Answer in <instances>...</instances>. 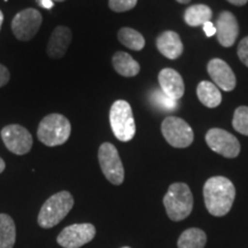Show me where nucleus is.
I'll use <instances>...</instances> for the list:
<instances>
[{"label": "nucleus", "instance_id": "1", "mask_svg": "<svg viewBox=\"0 0 248 248\" xmlns=\"http://www.w3.org/2000/svg\"><path fill=\"white\" fill-rule=\"evenodd\" d=\"M204 204L213 216H224L230 212L235 198V187L223 176L209 178L203 186Z\"/></svg>", "mask_w": 248, "mask_h": 248}, {"label": "nucleus", "instance_id": "2", "mask_svg": "<svg viewBox=\"0 0 248 248\" xmlns=\"http://www.w3.org/2000/svg\"><path fill=\"white\" fill-rule=\"evenodd\" d=\"M167 214L172 221H182L190 215L193 209V195L185 183H173L163 198Z\"/></svg>", "mask_w": 248, "mask_h": 248}, {"label": "nucleus", "instance_id": "3", "mask_svg": "<svg viewBox=\"0 0 248 248\" xmlns=\"http://www.w3.org/2000/svg\"><path fill=\"white\" fill-rule=\"evenodd\" d=\"M74 207V198L68 191L58 192L49 197L40 208L38 224L44 229H51L59 224Z\"/></svg>", "mask_w": 248, "mask_h": 248}, {"label": "nucleus", "instance_id": "4", "mask_svg": "<svg viewBox=\"0 0 248 248\" xmlns=\"http://www.w3.org/2000/svg\"><path fill=\"white\" fill-rule=\"evenodd\" d=\"M69 120L61 114H49L40 121L37 137L48 147L60 146L70 137Z\"/></svg>", "mask_w": 248, "mask_h": 248}, {"label": "nucleus", "instance_id": "5", "mask_svg": "<svg viewBox=\"0 0 248 248\" xmlns=\"http://www.w3.org/2000/svg\"><path fill=\"white\" fill-rule=\"evenodd\" d=\"M109 122L114 136L120 141H130L136 135V122L128 101L117 100L111 105Z\"/></svg>", "mask_w": 248, "mask_h": 248}, {"label": "nucleus", "instance_id": "6", "mask_svg": "<svg viewBox=\"0 0 248 248\" xmlns=\"http://www.w3.org/2000/svg\"><path fill=\"white\" fill-rule=\"evenodd\" d=\"M161 131H162L164 139L172 147L185 148L193 142V130L188 125V123L181 117H166L161 125Z\"/></svg>", "mask_w": 248, "mask_h": 248}, {"label": "nucleus", "instance_id": "7", "mask_svg": "<svg viewBox=\"0 0 248 248\" xmlns=\"http://www.w3.org/2000/svg\"><path fill=\"white\" fill-rule=\"evenodd\" d=\"M98 159L105 177L114 185H121L124 181V168L116 147L110 142H104L99 147Z\"/></svg>", "mask_w": 248, "mask_h": 248}, {"label": "nucleus", "instance_id": "8", "mask_svg": "<svg viewBox=\"0 0 248 248\" xmlns=\"http://www.w3.org/2000/svg\"><path fill=\"white\" fill-rule=\"evenodd\" d=\"M42 14L35 8H27L15 15L12 21V31L21 42L32 39L42 26Z\"/></svg>", "mask_w": 248, "mask_h": 248}, {"label": "nucleus", "instance_id": "9", "mask_svg": "<svg viewBox=\"0 0 248 248\" xmlns=\"http://www.w3.org/2000/svg\"><path fill=\"white\" fill-rule=\"evenodd\" d=\"M206 142L210 150L229 159H233L240 153L239 140L230 132L223 129H210L206 133Z\"/></svg>", "mask_w": 248, "mask_h": 248}, {"label": "nucleus", "instance_id": "10", "mask_svg": "<svg viewBox=\"0 0 248 248\" xmlns=\"http://www.w3.org/2000/svg\"><path fill=\"white\" fill-rule=\"evenodd\" d=\"M1 139L12 153L24 155L32 147V136L26 128L18 124H9L1 130Z\"/></svg>", "mask_w": 248, "mask_h": 248}, {"label": "nucleus", "instance_id": "11", "mask_svg": "<svg viewBox=\"0 0 248 248\" xmlns=\"http://www.w3.org/2000/svg\"><path fill=\"white\" fill-rule=\"evenodd\" d=\"M94 235V225L90 223H82L64 228L58 235L57 241L63 248H79L90 243Z\"/></svg>", "mask_w": 248, "mask_h": 248}, {"label": "nucleus", "instance_id": "12", "mask_svg": "<svg viewBox=\"0 0 248 248\" xmlns=\"http://www.w3.org/2000/svg\"><path fill=\"white\" fill-rule=\"evenodd\" d=\"M215 27L219 44L224 47H231L239 35V24L234 15L228 11L222 12L217 18Z\"/></svg>", "mask_w": 248, "mask_h": 248}, {"label": "nucleus", "instance_id": "13", "mask_svg": "<svg viewBox=\"0 0 248 248\" xmlns=\"http://www.w3.org/2000/svg\"><path fill=\"white\" fill-rule=\"evenodd\" d=\"M207 70L217 88L226 92L232 91L235 88V84H237L235 75L225 61L221 59H213L208 62Z\"/></svg>", "mask_w": 248, "mask_h": 248}, {"label": "nucleus", "instance_id": "14", "mask_svg": "<svg viewBox=\"0 0 248 248\" xmlns=\"http://www.w3.org/2000/svg\"><path fill=\"white\" fill-rule=\"evenodd\" d=\"M161 91L173 100H179L185 93V85L181 74L171 68H164L159 74Z\"/></svg>", "mask_w": 248, "mask_h": 248}, {"label": "nucleus", "instance_id": "15", "mask_svg": "<svg viewBox=\"0 0 248 248\" xmlns=\"http://www.w3.org/2000/svg\"><path fill=\"white\" fill-rule=\"evenodd\" d=\"M71 39H73V32L69 28L63 26L55 28L48 40L47 49H46L48 57L52 59H61L64 57Z\"/></svg>", "mask_w": 248, "mask_h": 248}, {"label": "nucleus", "instance_id": "16", "mask_svg": "<svg viewBox=\"0 0 248 248\" xmlns=\"http://www.w3.org/2000/svg\"><path fill=\"white\" fill-rule=\"evenodd\" d=\"M156 47L163 57L176 60L183 54L184 45L181 37L175 31H164L156 38Z\"/></svg>", "mask_w": 248, "mask_h": 248}, {"label": "nucleus", "instance_id": "17", "mask_svg": "<svg viewBox=\"0 0 248 248\" xmlns=\"http://www.w3.org/2000/svg\"><path fill=\"white\" fill-rule=\"evenodd\" d=\"M113 66L117 74L124 77H133L138 75L140 66L129 53L119 51L113 57Z\"/></svg>", "mask_w": 248, "mask_h": 248}, {"label": "nucleus", "instance_id": "18", "mask_svg": "<svg viewBox=\"0 0 248 248\" xmlns=\"http://www.w3.org/2000/svg\"><path fill=\"white\" fill-rule=\"evenodd\" d=\"M197 94L200 102L208 108H216L221 105L222 94L219 89L208 80H202L197 88Z\"/></svg>", "mask_w": 248, "mask_h": 248}, {"label": "nucleus", "instance_id": "19", "mask_svg": "<svg viewBox=\"0 0 248 248\" xmlns=\"http://www.w3.org/2000/svg\"><path fill=\"white\" fill-rule=\"evenodd\" d=\"M213 12L209 6L203 4H198L190 6L184 13V20L186 24L190 27L203 26L204 23L212 20Z\"/></svg>", "mask_w": 248, "mask_h": 248}, {"label": "nucleus", "instance_id": "20", "mask_svg": "<svg viewBox=\"0 0 248 248\" xmlns=\"http://www.w3.org/2000/svg\"><path fill=\"white\" fill-rule=\"evenodd\" d=\"M16 238L15 223L7 214H0V248H13Z\"/></svg>", "mask_w": 248, "mask_h": 248}, {"label": "nucleus", "instance_id": "21", "mask_svg": "<svg viewBox=\"0 0 248 248\" xmlns=\"http://www.w3.org/2000/svg\"><path fill=\"white\" fill-rule=\"evenodd\" d=\"M207 241V235L198 228L185 230L179 237L178 248H203Z\"/></svg>", "mask_w": 248, "mask_h": 248}, {"label": "nucleus", "instance_id": "22", "mask_svg": "<svg viewBox=\"0 0 248 248\" xmlns=\"http://www.w3.org/2000/svg\"><path fill=\"white\" fill-rule=\"evenodd\" d=\"M117 38L122 45L132 51H141L145 46V38L141 33L131 28H122L117 33Z\"/></svg>", "mask_w": 248, "mask_h": 248}, {"label": "nucleus", "instance_id": "23", "mask_svg": "<svg viewBox=\"0 0 248 248\" xmlns=\"http://www.w3.org/2000/svg\"><path fill=\"white\" fill-rule=\"evenodd\" d=\"M232 126L237 132L248 136V107L240 106L234 110Z\"/></svg>", "mask_w": 248, "mask_h": 248}, {"label": "nucleus", "instance_id": "24", "mask_svg": "<svg viewBox=\"0 0 248 248\" xmlns=\"http://www.w3.org/2000/svg\"><path fill=\"white\" fill-rule=\"evenodd\" d=\"M152 100L154 101L156 107L163 110H173L177 107V101L169 98L162 91H154L153 95H152Z\"/></svg>", "mask_w": 248, "mask_h": 248}, {"label": "nucleus", "instance_id": "25", "mask_svg": "<svg viewBox=\"0 0 248 248\" xmlns=\"http://www.w3.org/2000/svg\"><path fill=\"white\" fill-rule=\"evenodd\" d=\"M138 0H109L108 5L111 11L117 12V13H122V12L130 11L137 5Z\"/></svg>", "mask_w": 248, "mask_h": 248}, {"label": "nucleus", "instance_id": "26", "mask_svg": "<svg viewBox=\"0 0 248 248\" xmlns=\"http://www.w3.org/2000/svg\"><path fill=\"white\" fill-rule=\"evenodd\" d=\"M238 57L240 61L243 62L245 66L248 67V36L239 43V47H238Z\"/></svg>", "mask_w": 248, "mask_h": 248}, {"label": "nucleus", "instance_id": "27", "mask_svg": "<svg viewBox=\"0 0 248 248\" xmlns=\"http://www.w3.org/2000/svg\"><path fill=\"white\" fill-rule=\"evenodd\" d=\"M11 75H9V71L7 68L2 64H0V88L5 86L9 82Z\"/></svg>", "mask_w": 248, "mask_h": 248}, {"label": "nucleus", "instance_id": "28", "mask_svg": "<svg viewBox=\"0 0 248 248\" xmlns=\"http://www.w3.org/2000/svg\"><path fill=\"white\" fill-rule=\"evenodd\" d=\"M202 27H203V31H204V33H206L207 37H212V36L216 35V27H215V24L212 22V21L206 22Z\"/></svg>", "mask_w": 248, "mask_h": 248}, {"label": "nucleus", "instance_id": "29", "mask_svg": "<svg viewBox=\"0 0 248 248\" xmlns=\"http://www.w3.org/2000/svg\"><path fill=\"white\" fill-rule=\"evenodd\" d=\"M38 2L39 5L44 8L51 9L53 7V0H38Z\"/></svg>", "mask_w": 248, "mask_h": 248}, {"label": "nucleus", "instance_id": "30", "mask_svg": "<svg viewBox=\"0 0 248 248\" xmlns=\"http://www.w3.org/2000/svg\"><path fill=\"white\" fill-rule=\"evenodd\" d=\"M226 1H229L230 4L234 5V6H244L247 4L248 0H226Z\"/></svg>", "mask_w": 248, "mask_h": 248}, {"label": "nucleus", "instance_id": "31", "mask_svg": "<svg viewBox=\"0 0 248 248\" xmlns=\"http://www.w3.org/2000/svg\"><path fill=\"white\" fill-rule=\"evenodd\" d=\"M5 167H6L5 161L2 160L1 157H0V173H1L2 171H4V170H5Z\"/></svg>", "mask_w": 248, "mask_h": 248}, {"label": "nucleus", "instance_id": "32", "mask_svg": "<svg viewBox=\"0 0 248 248\" xmlns=\"http://www.w3.org/2000/svg\"><path fill=\"white\" fill-rule=\"evenodd\" d=\"M2 22H4V14H2V12L0 11V30H1Z\"/></svg>", "mask_w": 248, "mask_h": 248}, {"label": "nucleus", "instance_id": "33", "mask_svg": "<svg viewBox=\"0 0 248 248\" xmlns=\"http://www.w3.org/2000/svg\"><path fill=\"white\" fill-rule=\"evenodd\" d=\"M179 4H188V2L191 1V0H177Z\"/></svg>", "mask_w": 248, "mask_h": 248}, {"label": "nucleus", "instance_id": "34", "mask_svg": "<svg viewBox=\"0 0 248 248\" xmlns=\"http://www.w3.org/2000/svg\"><path fill=\"white\" fill-rule=\"evenodd\" d=\"M53 1H59V2H61V1H64V0H53Z\"/></svg>", "mask_w": 248, "mask_h": 248}, {"label": "nucleus", "instance_id": "35", "mask_svg": "<svg viewBox=\"0 0 248 248\" xmlns=\"http://www.w3.org/2000/svg\"><path fill=\"white\" fill-rule=\"evenodd\" d=\"M122 248H130V247H122Z\"/></svg>", "mask_w": 248, "mask_h": 248}]
</instances>
